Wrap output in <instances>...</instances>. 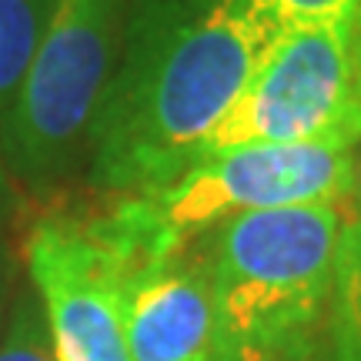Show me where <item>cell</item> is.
<instances>
[{"mask_svg":"<svg viewBox=\"0 0 361 361\" xmlns=\"http://www.w3.org/2000/svg\"><path fill=\"white\" fill-rule=\"evenodd\" d=\"M281 27L268 0H134L90 128V191L151 194L194 168Z\"/></svg>","mask_w":361,"mask_h":361,"instance_id":"6da1fadb","label":"cell"},{"mask_svg":"<svg viewBox=\"0 0 361 361\" xmlns=\"http://www.w3.org/2000/svg\"><path fill=\"white\" fill-rule=\"evenodd\" d=\"M341 221V204H298L194 234L211 281L207 361H324Z\"/></svg>","mask_w":361,"mask_h":361,"instance_id":"7a4b0ae2","label":"cell"},{"mask_svg":"<svg viewBox=\"0 0 361 361\" xmlns=\"http://www.w3.org/2000/svg\"><path fill=\"white\" fill-rule=\"evenodd\" d=\"M134 0H51L34 61L0 114V147L24 201L87 174L90 128L121 57Z\"/></svg>","mask_w":361,"mask_h":361,"instance_id":"3957f363","label":"cell"},{"mask_svg":"<svg viewBox=\"0 0 361 361\" xmlns=\"http://www.w3.org/2000/svg\"><path fill=\"white\" fill-rule=\"evenodd\" d=\"M351 20L355 4L284 24L197 161L251 144L341 141L355 147L361 141V87Z\"/></svg>","mask_w":361,"mask_h":361,"instance_id":"277c9868","label":"cell"},{"mask_svg":"<svg viewBox=\"0 0 361 361\" xmlns=\"http://www.w3.org/2000/svg\"><path fill=\"white\" fill-rule=\"evenodd\" d=\"M90 194L34 201L37 211L17 234L24 274L47 318L54 361H130L117 305L124 255L107 231L101 194Z\"/></svg>","mask_w":361,"mask_h":361,"instance_id":"5b68a950","label":"cell"},{"mask_svg":"<svg viewBox=\"0 0 361 361\" xmlns=\"http://www.w3.org/2000/svg\"><path fill=\"white\" fill-rule=\"evenodd\" d=\"M351 144H251L204 157L180 178L151 191L161 228L178 241L214 228L221 221L298 204H341L351 180Z\"/></svg>","mask_w":361,"mask_h":361,"instance_id":"8992f818","label":"cell"},{"mask_svg":"<svg viewBox=\"0 0 361 361\" xmlns=\"http://www.w3.org/2000/svg\"><path fill=\"white\" fill-rule=\"evenodd\" d=\"M130 361H207L211 281L194 241L117 274Z\"/></svg>","mask_w":361,"mask_h":361,"instance_id":"52a82bcc","label":"cell"},{"mask_svg":"<svg viewBox=\"0 0 361 361\" xmlns=\"http://www.w3.org/2000/svg\"><path fill=\"white\" fill-rule=\"evenodd\" d=\"M324 361H361V221H341Z\"/></svg>","mask_w":361,"mask_h":361,"instance_id":"ba28073f","label":"cell"},{"mask_svg":"<svg viewBox=\"0 0 361 361\" xmlns=\"http://www.w3.org/2000/svg\"><path fill=\"white\" fill-rule=\"evenodd\" d=\"M51 0H0V114L34 61Z\"/></svg>","mask_w":361,"mask_h":361,"instance_id":"9c48e42d","label":"cell"},{"mask_svg":"<svg viewBox=\"0 0 361 361\" xmlns=\"http://www.w3.org/2000/svg\"><path fill=\"white\" fill-rule=\"evenodd\" d=\"M0 361H54L51 338H47V318L40 308L34 284L20 281L11 305V318L0 335Z\"/></svg>","mask_w":361,"mask_h":361,"instance_id":"30bf717a","label":"cell"},{"mask_svg":"<svg viewBox=\"0 0 361 361\" xmlns=\"http://www.w3.org/2000/svg\"><path fill=\"white\" fill-rule=\"evenodd\" d=\"M24 281V258H20V241L13 228L0 231V335H4V324L11 318V305L13 295Z\"/></svg>","mask_w":361,"mask_h":361,"instance_id":"8fae6325","label":"cell"},{"mask_svg":"<svg viewBox=\"0 0 361 361\" xmlns=\"http://www.w3.org/2000/svg\"><path fill=\"white\" fill-rule=\"evenodd\" d=\"M268 4L284 17V24H291L305 17H328V13L348 11L355 0H268Z\"/></svg>","mask_w":361,"mask_h":361,"instance_id":"7c38bea8","label":"cell"},{"mask_svg":"<svg viewBox=\"0 0 361 361\" xmlns=\"http://www.w3.org/2000/svg\"><path fill=\"white\" fill-rule=\"evenodd\" d=\"M20 204H24V194L17 188V180H13L11 168H7V157H4V147H0V231L17 224Z\"/></svg>","mask_w":361,"mask_h":361,"instance_id":"4fadbf2b","label":"cell"},{"mask_svg":"<svg viewBox=\"0 0 361 361\" xmlns=\"http://www.w3.org/2000/svg\"><path fill=\"white\" fill-rule=\"evenodd\" d=\"M345 214L361 221V141L351 151V180H348V197H345Z\"/></svg>","mask_w":361,"mask_h":361,"instance_id":"5bb4252c","label":"cell"},{"mask_svg":"<svg viewBox=\"0 0 361 361\" xmlns=\"http://www.w3.org/2000/svg\"><path fill=\"white\" fill-rule=\"evenodd\" d=\"M351 54H355V71H358V87H361V0H355V20H351Z\"/></svg>","mask_w":361,"mask_h":361,"instance_id":"9a60e30c","label":"cell"}]
</instances>
